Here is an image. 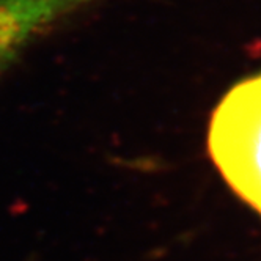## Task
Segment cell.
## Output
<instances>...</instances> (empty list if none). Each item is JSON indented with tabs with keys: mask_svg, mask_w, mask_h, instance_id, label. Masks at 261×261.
I'll list each match as a JSON object with an SVG mask.
<instances>
[{
	"mask_svg": "<svg viewBox=\"0 0 261 261\" xmlns=\"http://www.w3.org/2000/svg\"><path fill=\"white\" fill-rule=\"evenodd\" d=\"M208 151L231 191L261 214V72L220 99L210 121Z\"/></svg>",
	"mask_w": 261,
	"mask_h": 261,
	"instance_id": "obj_1",
	"label": "cell"
},
{
	"mask_svg": "<svg viewBox=\"0 0 261 261\" xmlns=\"http://www.w3.org/2000/svg\"><path fill=\"white\" fill-rule=\"evenodd\" d=\"M106 0H0V74L41 35Z\"/></svg>",
	"mask_w": 261,
	"mask_h": 261,
	"instance_id": "obj_2",
	"label": "cell"
}]
</instances>
